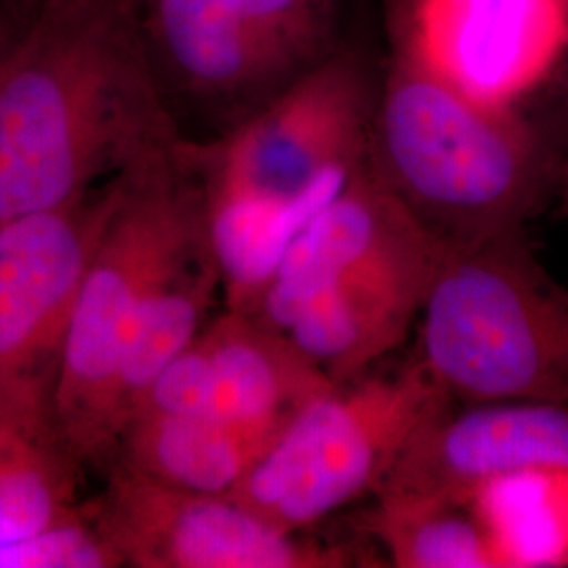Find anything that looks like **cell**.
Masks as SVG:
<instances>
[{
  "mask_svg": "<svg viewBox=\"0 0 568 568\" xmlns=\"http://www.w3.org/2000/svg\"><path fill=\"white\" fill-rule=\"evenodd\" d=\"M98 528L121 565L140 568H345L358 556L291 532L230 495L166 487L119 466Z\"/></svg>",
  "mask_w": 568,
  "mask_h": 568,
  "instance_id": "obj_9",
  "label": "cell"
},
{
  "mask_svg": "<svg viewBox=\"0 0 568 568\" xmlns=\"http://www.w3.org/2000/svg\"><path fill=\"white\" fill-rule=\"evenodd\" d=\"M417 326V361L453 405H568V288L525 232L445 244Z\"/></svg>",
  "mask_w": 568,
  "mask_h": 568,
  "instance_id": "obj_6",
  "label": "cell"
},
{
  "mask_svg": "<svg viewBox=\"0 0 568 568\" xmlns=\"http://www.w3.org/2000/svg\"><path fill=\"white\" fill-rule=\"evenodd\" d=\"M377 87L337 49L220 142L194 145L227 307H255L288 244L368 164Z\"/></svg>",
  "mask_w": 568,
  "mask_h": 568,
  "instance_id": "obj_2",
  "label": "cell"
},
{
  "mask_svg": "<svg viewBox=\"0 0 568 568\" xmlns=\"http://www.w3.org/2000/svg\"><path fill=\"white\" fill-rule=\"evenodd\" d=\"M16 39H18V34H13V32L9 30L7 21L2 20V16H0V68H2V63H4V58L9 55V51H11Z\"/></svg>",
  "mask_w": 568,
  "mask_h": 568,
  "instance_id": "obj_19",
  "label": "cell"
},
{
  "mask_svg": "<svg viewBox=\"0 0 568 568\" xmlns=\"http://www.w3.org/2000/svg\"><path fill=\"white\" fill-rule=\"evenodd\" d=\"M396 51L476 102L525 108L568 63V0H408Z\"/></svg>",
  "mask_w": 568,
  "mask_h": 568,
  "instance_id": "obj_10",
  "label": "cell"
},
{
  "mask_svg": "<svg viewBox=\"0 0 568 568\" xmlns=\"http://www.w3.org/2000/svg\"><path fill=\"white\" fill-rule=\"evenodd\" d=\"M211 243L192 143L121 175L119 203L82 281L51 394V426L74 462L114 450L110 398L133 321L196 251Z\"/></svg>",
  "mask_w": 568,
  "mask_h": 568,
  "instance_id": "obj_5",
  "label": "cell"
},
{
  "mask_svg": "<svg viewBox=\"0 0 568 568\" xmlns=\"http://www.w3.org/2000/svg\"><path fill=\"white\" fill-rule=\"evenodd\" d=\"M366 528L398 568H495L487 537L466 501L384 490Z\"/></svg>",
  "mask_w": 568,
  "mask_h": 568,
  "instance_id": "obj_17",
  "label": "cell"
},
{
  "mask_svg": "<svg viewBox=\"0 0 568 568\" xmlns=\"http://www.w3.org/2000/svg\"><path fill=\"white\" fill-rule=\"evenodd\" d=\"M217 291H222V274L213 246L206 244L140 307L122 347L110 398V429L116 448L122 429L138 415L164 368L203 331Z\"/></svg>",
  "mask_w": 568,
  "mask_h": 568,
  "instance_id": "obj_14",
  "label": "cell"
},
{
  "mask_svg": "<svg viewBox=\"0 0 568 568\" xmlns=\"http://www.w3.org/2000/svg\"><path fill=\"white\" fill-rule=\"evenodd\" d=\"M72 457L47 422L0 408V567H28V546L82 520Z\"/></svg>",
  "mask_w": 568,
  "mask_h": 568,
  "instance_id": "obj_15",
  "label": "cell"
},
{
  "mask_svg": "<svg viewBox=\"0 0 568 568\" xmlns=\"http://www.w3.org/2000/svg\"><path fill=\"white\" fill-rule=\"evenodd\" d=\"M567 199H568V161H567Z\"/></svg>",
  "mask_w": 568,
  "mask_h": 568,
  "instance_id": "obj_20",
  "label": "cell"
},
{
  "mask_svg": "<svg viewBox=\"0 0 568 568\" xmlns=\"http://www.w3.org/2000/svg\"><path fill=\"white\" fill-rule=\"evenodd\" d=\"M281 429L140 410L122 429L119 466L166 487L232 497Z\"/></svg>",
  "mask_w": 568,
  "mask_h": 568,
  "instance_id": "obj_13",
  "label": "cell"
},
{
  "mask_svg": "<svg viewBox=\"0 0 568 568\" xmlns=\"http://www.w3.org/2000/svg\"><path fill=\"white\" fill-rule=\"evenodd\" d=\"M466 504L495 568L568 567V466L528 467L474 488Z\"/></svg>",
  "mask_w": 568,
  "mask_h": 568,
  "instance_id": "obj_16",
  "label": "cell"
},
{
  "mask_svg": "<svg viewBox=\"0 0 568 568\" xmlns=\"http://www.w3.org/2000/svg\"><path fill=\"white\" fill-rule=\"evenodd\" d=\"M443 253L368 161L288 244L248 314L344 384L405 342Z\"/></svg>",
  "mask_w": 568,
  "mask_h": 568,
  "instance_id": "obj_3",
  "label": "cell"
},
{
  "mask_svg": "<svg viewBox=\"0 0 568 568\" xmlns=\"http://www.w3.org/2000/svg\"><path fill=\"white\" fill-rule=\"evenodd\" d=\"M42 2H49V0H42Z\"/></svg>",
  "mask_w": 568,
  "mask_h": 568,
  "instance_id": "obj_21",
  "label": "cell"
},
{
  "mask_svg": "<svg viewBox=\"0 0 568 568\" xmlns=\"http://www.w3.org/2000/svg\"><path fill=\"white\" fill-rule=\"evenodd\" d=\"M183 140L140 0H49L0 68V224L61 209Z\"/></svg>",
  "mask_w": 568,
  "mask_h": 568,
  "instance_id": "obj_1",
  "label": "cell"
},
{
  "mask_svg": "<svg viewBox=\"0 0 568 568\" xmlns=\"http://www.w3.org/2000/svg\"><path fill=\"white\" fill-rule=\"evenodd\" d=\"M119 194L121 178L0 224V408L51 424L63 337Z\"/></svg>",
  "mask_w": 568,
  "mask_h": 568,
  "instance_id": "obj_8",
  "label": "cell"
},
{
  "mask_svg": "<svg viewBox=\"0 0 568 568\" xmlns=\"http://www.w3.org/2000/svg\"><path fill=\"white\" fill-rule=\"evenodd\" d=\"M371 164L445 244L525 232L551 182L548 143L525 108L476 102L400 51L377 87Z\"/></svg>",
  "mask_w": 568,
  "mask_h": 568,
  "instance_id": "obj_4",
  "label": "cell"
},
{
  "mask_svg": "<svg viewBox=\"0 0 568 568\" xmlns=\"http://www.w3.org/2000/svg\"><path fill=\"white\" fill-rule=\"evenodd\" d=\"M541 466H568V405L544 400L450 405L417 434L377 493L466 501L487 480Z\"/></svg>",
  "mask_w": 568,
  "mask_h": 568,
  "instance_id": "obj_12",
  "label": "cell"
},
{
  "mask_svg": "<svg viewBox=\"0 0 568 568\" xmlns=\"http://www.w3.org/2000/svg\"><path fill=\"white\" fill-rule=\"evenodd\" d=\"M246 30L278 42L304 60L331 53L335 0H206Z\"/></svg>",
  "mask_w": 568,
  "mask_h": 568,
  "instance_id": "obj_18",
  "label": "cell"
},
{
  "mask_svg": "<svg viewBox=\"0 0 568 568\" xmlns=\"http://www.w3.org/2000/svg\"><path fill=\"white\" fill-rule=\"evenodd\" d=\"M453 405L419 361L361 375L305 400L232 497L305 532L384 487L424 427Z\"/></svg>",
  "mask_w": 568,
  "mask_h": 568,
  "instance_id": "obj_7",
  "label": "cell"
},
{
  "mask_svg": "<svg viewBox=\"0 0 568 568\" xmlns=\"http://www.w3.org/2000/svg\"><path fill=\"white\" fill-rule=\"evenodd\" d=\"M328 386L333 382L283 331L227 307L164 368L140 410L281 429L305 400Z\"/></svg>",
  "mask_w": 568,
  "mask_h": 568,
  "instance_id": "obj_11",
  "label": "cell"
}]
</instances>
